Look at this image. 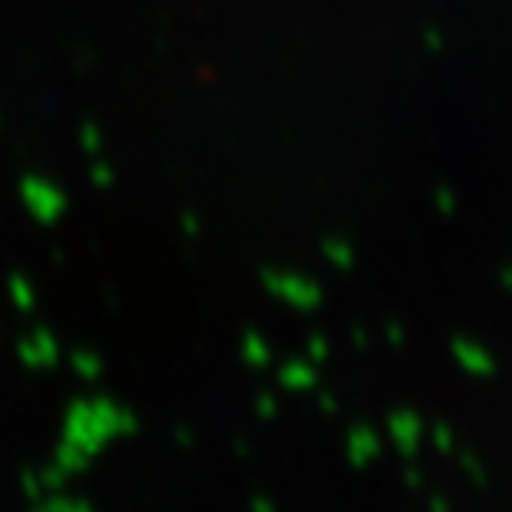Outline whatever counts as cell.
I'll return each instance as SVG.
<instances>
[{"mask_svg": "<svg viewBox=\"0 0 512 512\" xmlns=\"http://www.w3.org/2000/svg\"><path fill=\"white\" fill-rule=\"evenodd\" d=\"M137 433V416L130 409L110 403V399H77L67 409L64 419V439L70 446H77L80 453L94 459L110 439L133 436Z\"/></svg>", "mask_w": 512, "mask_h": 512, "instance_id": "1", "label": "cell"}, {"mask_svg": "<svg viewBox=\"0 0 512 512\" xmlns=\"http://www.w3.org/2000/svg\"><path fill=\"white\" fill-rule=\"evenodd\" d=\"M20 200H24V207L30 210V217H34L37 223H57L67 210L64 190L54 187V183L44 180V177L20 180Z\"/></svg>", "mask_w": 512, "mask_h": 512, "instance_id": "2", "label": "cell"}, {"mask_svg": "<svg viewBox=\"0 0 512 512\" xmlns=\"http://www.w3.org/2000/svg\"><path fill=\"white\" fill-rule=\"evenodd\" d=\"M17 356H20V363L34 366V370H47V366H54L60 360V346L54 340V333L37 326L34 333L17 343Z\"/></svg>", "mask_w": 512, "mask_h": 512, "instance_id": "3", "label": "cell"}, {"mask_svg": "<svg viewBox=\"0 0 512 512\" xmlns=\"http://www.w3.org/2000/svg\"><path fill=\"white\" fill-rule=\"evenodd\" d=\"M40 512H87L90 503L87 499H80V496H64L60 489H54V493H47L44 499H37L34 503Z\"/></svg>", "mask_w": 512, "mask_h": 512, "instance_id": "4", "label": "cell"}, {"mask_svg": "<svg viewBox=\"0 0 512 512\" xmlns=\"http://www.w3.org/2000/svg\"><path fill=\"white\" fill-rule=\"evenodd\" d=\"M7 290H10V300H14L17 310L30 313V310H34V306H37V293H34V286H30L27 276L14 273V276H10V280H7Z\"/></svg>", "mask_w": 512, "mask_h": 512, "instance_id": "5", "label": "cell"}, {"mask_svg": "<svg viewBox=\"0 0 512 512\" xmlns=\"http://www.w3.org/2000/svg\"><path fill=\"white\" fill-rule=\"evenodd\" d=\"M54 463L64 469L67 476H74V473H80V469H87V463H90V456L87 453H80L77 446H70L67 439H60V446H57V453H54Z\"/></svg>", "mask_w": 512, "mask_h": 512, "instance_id": "6", "label": "cell"}, {"mask_svg": "<svg viewBox=\"0 0 512 512\" xmlns=\"http://www.w3.org/2000/svg\"><path fill=\"white\" fill-rule=\"evenodd\" d=\"M70 366H74V373L80 376V380H87V383L100 380V373H104L100 356L90 353V350H74V356H70Z\"/></svg>", "mask_w": 512, "mask_h": 512, "instance_id": "7", "label": "cell"}, {"mask_svg": "<svg viewBox=\"0 0 512 512\" xmlns=\"http://www.w3.org/2000/svg\"><path fill=\"white\" fill-rule=\"evenodd\" d=\"M80 147H84L87 153H100V147H104V137H100L97 124H84V127H80Z\"/></svg>", "mask_w": 512, "mask_h": 512, "instance_id": "8", "label": "cell"}, {"mask_svg": "<svg viewBox=\"0 0 512 512\" xmlns=\"http://www.w3.org/2000/svg\"><path fill=\"white\" fill-rule=\"evenodd\" d=\"M243 353H247V360H250V363H263V360H266V356H270V353H266V350H263V343H260V340H256V336H253V333L247 336V343H243Z\"/></svg>", "mask_w": 512, "mask_h": 512, "instance_id": "9", "label": "cell"}, {"mask_svg": "<svg viewBox=\"0 0 512 512\" xmlns=\"http://www.w3.org/2000/svg\"><path fill=\"white\" fill-rule=\"evenodd\" d=\"M90 180H94V187H110V183H114V173H110V167L107 163H94V167H90Z\"/></svg>", "mask_w": 512, "mask_h": 512, "instance_id": "10", "label": "cell"}, {"mask_svg": "<svg viewBox=\"0 0 512 512\" xmlns=\"http://www.w3.org/2000/svg\"><path fill=\"white\" fill-rule=\"evenodd\" d=\"M183 230H187V233H197L200 230V223H197V217H193V213H183Z\"/></svg>", "mask_w": 512, "mask_h": 512, "instance_id": "11", "label": "cell"}, {"mask_svg": "<svg viewBox=\"0 0 512 512\" xmlns=\"http://www.w3.org/2000/svg\"><path fill=\"white\" fill-rule=\"evenodd\" d=\"M177 439H180L183 446H190V429H183V426H180V429H177Z\"/></svg>", "mask_w": 512, "mask_h": 512, "instance_id": "12", "label": "cell"}]
</instances>
